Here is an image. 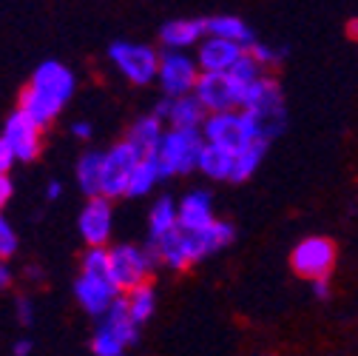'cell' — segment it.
<instances>
[{
  "label": "cell",
  "mask_w": 358,
  "mask_h": 356,
  "mask_svg": "<svg viewBox=\"0 0 358 356\" xmlns=\"http://www.w3.org/2000/svg\"><path fill=\"white\" fill-rule=\"evenodd\" d=\"M202 135L208 143L213 146H222L228 151H242L259 140H267L264 131L259 125V120L253 114H248L245 109H236V111H222V114H208L205 125H202ZM271 143V140H267Z\"/></svg>",
  "instance_id": "1"
},
{
  "label": "cell",
  "mask_w": 358,
  "mask_h": 356,
  "mask_svg": "<svg viewBox=\"0 0 358 356\" xmlns=\"http://www.w3.org/2000/svg\"><path fill=\"white\" fill-rule=\"evenodd\" d=\"M242 109L248 114H253L264 131L267 140L279 137L285 131V123H287V111H285V92L276 77H259L256 83H250L245 88V100H242Z\"/></svg>",
  "instance_id": "2"
},
{
  "label": "cell",
  "mask_w": 358,
  "mask_h": 356,
  "mask_svg": "<svg viewBox=\"0 0 358 356\" xmlns=\"http://www.w3.org/2000/svg\"><path fill=\"white\" fill-rule=\"evenodd\" d=\"M208 140L202 128H168L157 149V160L162 165V177H176L199 168V157Z\"/></svg>",
  "instance_id": "3"
},
{
  "label": "cell",
  "mask_w": 358,
  "mask_h": 356,
  "mask_svg": "<svg viewBox=\"0 0 358 356\" xmlns=\"http://www.w3.org/2000/svg\"><path fill=\"white\" fill-rule=\"evenodd\" d=\"M111 259V277L120 288V294H128L151 280L154 268L159 265V256L151 245H134V242H120L108 248Z\"/></svg>",
  "instance_id": "4"
},
{
  "label": "cell",
  "mask_w": 358,
  "mask_h": 356,
  "mask_svg": "<svg viewBox=\"0 0 358 356\" xmlns=\"http://www.w3.org/2000/svg\"><path fill=\"white\" fill-rule=\"evenodd\" d=\"M159 57L162 52H154L145 43H131V40H114L108 46V60L114 69L134 85H148L159 74Z\"/></svg>",
  "instance_id": "5"
},
{
  "label": "cell",
  "mask_w": 358,
  "mask_h": 356,
  "mask_svg": "<svg viewBox=\"0 0 358 356\" xmlns=\"http://www.w3.org/2000/svg\"><path fill=\"white\" fill-rule=\"evenodd\" d=\"M336 256H338V248L330 237H304L301 242H296V248L290 251V268L310 280V282H316V280H327L330 271L336 268Z\"/></svg>",
  "instance_id": "6"
},
{
  "label": "cell",
  "mask_w": 358,
  "mask_h": 356,
  "mask_svg": "<svg viewBox=\"0 0 358 356\" xmlns=\"http://www.w3.org/2000/svg\"><path fill=\"white\" fill-rule=\"evenodd\" d=\"M202 77L199 63L182 52H162L157 83L165 97H185L196 92V83Z\"/></svg>",
  "instance_id": "7"
},
{
  "label": "cell",
  "mask_w": 358,
  "mask_h": 356,
  "mask_svg": "<svg viewBox=\"0 0 358 356\" xmlns=\"http://www.w3.org/2000/svg\"><path fill=\"white\" fill-rule=\"evenodd\" d=\"M143 154L134 149L128 140H120L114 143L108 151H106V165H103V197L108 200H117V197H125L128 194V186H131V177L137 171Z\"/></svg>",
  "instance_id": "8"
},
{
  "label": "cell",
  "mask_w": 358,
  "mask_h": 356,
  "mask_svg": "<svg viewBox=\"0 0 358 356\" xmlns=\"http://www.w3.org/2000/svg\"><path fill=\"white\" fill-rule=\"evenodd\" d=\"M194 95L199 97V103L205 106L208 114H222V111L242 109L245 85L231 71L228 74H202Z\"/></svg>",
  "instance_id": "9"
},
{
  "label": "cell",
  "mask_w": 358,
  "mask_h": 356,
  "mask_svg": "<svg viewBox=\"0 0 358 356\" xmlns=\"http://www.w3.org/2000/svg\"><path fill=\"white\" fill-rule=\"evenodd\" d=\"M0 146H6L17 163H31L40 157V149H43V128L31 123L20 109H15L3 123Z\"/></svg>",
  "instance_id": "10"
},
{
  "label": "cell",
  "mask_w": 358,
  "mask_h": 356,
  "mask_svg": "<svg viewBox=\"0 0 358 356\" xmlns=\"http://www.w3.org/2000/svg\"><path fill=\"white\" fill-rule=\"evenodd\" d=\"M80 237L85 240L88 248H108L111 231H114V205L108 197H88L80 219H77Z\"/></svg>",
  "instance_id": "11"
},
{
  "label": "cell",
  "mask_w": 358,
  "mask_h": 356,
  "mask_svg": "<svg viewBox=\"0 0 358 356\" xmlns=\"http://www.w3.org/2000/svg\"><path fill=\"white\" fill-rule=\"evenodd\" d=\"M120 288L114 280L106 277H92V274H80L74 282V299L77 305L92 317H106L111 305L120 299Z\"/></svg>",
  "instance_id": "12"
},
{
  "label": "cell",
  "mask_w": 358,
  "mask_h": 356,
  "mask_svg": "<svg viewBox=\"0 0 358 356\" xmlns=\"http://www.w3.org/2000/svg\"><path fill=\"white\" fill-rule=\"evenodd\" d=\"M29 85L37 88L40 95L52 97L55 103L66 106L71 100V95H74V88H77V80H74V71L66 63H60V60H43L34 69Z\"/></svg>",
  "instance_id": "13"
},
{
  "label": "cell",
  "mask_w": 358,
  "mask_h": 356,
  "mask_svg": "<svg viewBox=\"0 0 358 356\" xmlns=\"http://www.w3.org/2000/svg\"><path fill=\"white\" fill-rule=\"evenodd\" d=\"M245 46L234 40H225V37H213L208 34L202 43H199V52H196V63L202 69V74H228L234 71V66L245 57Z\"/></svg>",
  "instance_id": "14"
},
{
  "label": "cell",
  "mask_w": 358,
  "mask_h": 356,
  "mask_svg": "<svg viewBox=\"0 0 358 356\" xmlns=\"http://www.w3.org/2000/svg\"><path fill=\"white\" fill-rule=\"evenodd\" d=\"M154 114L168 123V128H202L208 120L205 106L199 103L196 95H185V97H162L154 109Z\"/></svg>",
  "instance_id": "15"
},
{
  "label": "cell",
  "mask_w": 358,
  "mask_h": 356,
  "mask_svg": "<svg viewBox=\"0 0 358 356\" xmlns=\"http://www.w3.org/2000/svg\"><path fill=\"white\" fill-rule=\"evenodd\" d=\"M236 237V228L231 226L228 219H216L213 226L202 228V231H185V248H188V259L191 265H196L199 259L228 248Z\"/></svg>",
  "instance_id": "16"
},
{
  "label": "cell",
  "mask_w": 358,
  "mask_h": 356,
  "mask_svg": "<svg viewBox=\"0 0 358 356\" xmlns=\"http://www.w3.org/2000/svg\"><path fill=\"white\" fill-rule=\"evenodd\" d=\"M208 37V18H176L159 29V40L165 52H185L194 49Z\"/></svg>",
  "instance_id": "17"
},
{
  "label": "cell",
  "mask_w": 358,
  "mask_h": 356,
  "mask_svg": "<svg viewBox=\"0 0 358 356\" xmlns=\"http://www.w3.org/2000/svg\"><path fill=\"white\" fill-rule=\"evenodd\" d=\"M213 222V197L208 191H188L179 200V228L182 231H202Z\"/></svg>",
  "instance_id": "18"
},
{
  "label": "cell",
  "mask_w": 358,
  "mask_h": 356,
  "mask_svg": "<svg viewBox=\"0 0 358 356\" xmlns=\"http://www.w3.org/2000/svg\"><path fill=\"white\" fill-rule=\"evenodd\" d=\"M17 109H20L31 123H37L40 128H49V125L57 120V114L63 111L60 103H55V100L46 97V95H40L37 88H31L29 83L20 88V95H17Z\"/></svg>",
  "instance_id": "19"
},
{
  "label": "cell",
  "mask_w": 358,
  "mask_h": 356,
  "mask_svg": "<svg viewBox=\"0 0 358 356\" xmlns=\"http://www.w3.org/2000/svg\"><path fill=\"white\" fill-rule=\"evenodd\" d=\"M165 131H168V128H165V123H162L157 114H145V117H140L137 123H131L125 140L145 157V154H157V149H159V143H162V137H165Z\"/></svg>",
  "instance_id": "20"
},
{
  "label": "cell",
  "mask_w": 358,
  "mask_h": 356,
  "mask_svg": "<svg viewBox=\"0 0 358 356\" xmlns=\"http://www.w3.org/2000/svg\"><path fill=\"white\" fill-rule=\"evenodd\" d=\"M176 228H179V203L173 197L162 194L159 200H154L151 214H148V234H151L148 242H157Z\"/></svg>",
  "instance_id": "21"
},
{
  "label": "cell",
  "mask_w": 358,
  "mask_h": 356,
  "mask_svg": "<svg viewBox=\"0 0 358 356\" xmlns=\"http://www.w3.org/2000/svg\"><path fill=\"white\" fill-rule=\"evenodd\" d=\"M103 165H106V151H85L77 160V186L88 197H100L103 191Z\"/></svg>",
  "instance_id": "22"
},
{
  "label": "cell",
  "mask_w": 358,
  "mask_h": 356,
  "mask_svg": "<svg viewBox=\"0 0 358 356\" xmlns=\"http://www.w3.org/2000/svg\"><path fill=\"white\" fill-rule=\"evenodd\" d=\"M234 163H236V154H234V151L208 143L205 151H202V157H199V171L208 177V180H216V183L228 180V183H231Z\"/></svg>",
  "instance_id": "23"
},
{
  "label": "cell",
  "mask_w": 358,
  "mask_h": 356,
  "mask_svg": "<svg viewBox=\"0 0 358 356\" xmlns=\"http://www.w3.org/2000/svg\"><path fill=\"white\" fill-rule=\"evenodd\" d=\"M100 325H106L111 334H117L125 345H134V342H137V336H140V322L131 317L125 296H120V299L111 305V310L103 317V322H100Z\"/></svg>",
  "instance_id": "24"
},
{
  "label": "cell",
  "mask_w": 358,
  "mask_h": 356,
  "mask_svg": "<svg viewBox=\"0 0 358 356\" xmlns=\"http://www.w3.org/2000/svg\"><path fill=\"white\" fill-rule=\"evenodd\" d=\"M208 34L234 40V43H239V46H245V49L256 40L253 32L245 26V20L236 18V15H216V18H208Z\"/></svg>",
  "instance_id": "25"
},
{
  "label": "cell",
  "mask_w": 358,
  "mask_h": 356,
  "mask_svg": "<svg viewBox=\"0 0 358 356\" xmlns=\"http://www.w3.org/2000/svg\"><path fill=\"white\" fill-rule=\"evenodd\" d=\"M159 180H165V177H162V165H159L157 154H145L131 177V186H128L125 197H145L148 191H154V186Z\"/></svg>",
  "instance_id": "26"
},
{
  "label": "cell",
  "mask_w": 358,
  "mask_h": 356,
  "mask_svg": "<svg viewBox=\"0 0 358 356\" xmlns=\"http://www.w3.org/2000/svg\"><path fill=\"white\" fill-rule=\"evenodd\" d=\"M267 146H271L267 140H259V143H253V146L236 151V163H234V177H231V183H245V180H250V177L256 174V168L262 165L264 154H267Z\"/></svg>",
  "instance_id": "27"
},
{
  "label": "cell",
  "mask_w": 358,
  "mask_h": 356,
  "mask_svg": "<svg viewBox=\"0 0 358 356\" xmlns=\"http://www.w3.org/2000/svg\"><path fill=\"white\" fill-rule=\"evenodd\" d=\"M122 296H125V302H128L131 317L137 320L140 325L148 322V320L154 317V310H157V291H154L151 282H145V285H140V288H134V291H128V294H122Z\"/></svg>",
  "instance_id": "28"
},
{
  "label": "cell",
  "mask_w": 358,
  "mask_h": 356,
  "mask_svg": "<svg viewBox=\"0 0 358 356\" xmlns=\"http://www.w3.org/2000/svg\"><path fill=\"white\" fill-rule=\"evenodd\" d=\"M80 274H92V277H111V259H108V248H85L83 262H80Z\"/></svg>",
  "instance_id": "29"
},
{
  "label": "cell",
  "mask_w": 358,
  "mask_h": 356,
  "mask_svg": "<svg viewBox=\"0 0 358 356\" xmlns=\"http://www.w3.org/2000/svg\"><path fill=\"white\" fill-rule=\"evenodd\" d=\"M125 348H128V345H125L117 334H111L106 325H100V328L94 331V336H92V353H94V356H122Z\"/></svg>",
  "instance_id": "30"
},
{
  "label": "cell",
  "mask_w": 358,
  "mask_h": 356,
  "mask_svg": "<svg viewBox=\"0 0 358 356\" xmlns=\"http://www.w3.org/2000/svg\"><path fill=\"white\" fill-rule=\"evenodd\" d=\"M248 55L267 71V69H273V66H279L282 60H285V49H276V46H271V43H262V40H253L250 46H248Z\"/></svg>",
  "instance_id": "31"
},
{
  "label": "cell",
  "mask_w": 358,
  "mask_h": 356,
  "mask_svg": "<svg viewBox=\"0 0 358 356\" xmlns=\"http://www.w3.org/2000/svg\"><path fill=\"white\" fill-rule=\"evenodd\" d=\"M231 74H234V77H236V80H239V83L248 88L250 83H256L259 77H264V69H262V66H259V63H256V60H253V57L245 52V57H242V60L234 66V71H231Z\"/></svg>",
  "instance_id": "32"
},
{
  "label": "cell",
  "mask_w": 358,
  "mask_h": 356,
  "mask_svg": "<svg viewBox=\"0 0 358 356\" xmlns=\"http://www.w3.org/2000/svg\"><path fill=\"white\" fill-rule=\"evenodd\" d=\"M17 245H20L17 231L12 228V222L3 217V219H0V256H3V262H9L17 254Z\"/></svg>",
  "instance_id": "33"
},
{
  "label": "cell",
  "mask_w": 358,
  "mask_h": 356,
  "mask_svg": "<svg viewBox=\"0 0 358 356\" xmlns=\"http://www.w3.org/2000/svg\"><path fill=\"white\" fill-rule=\"evenodd\" d=\"M15 317H17V322L23 328H31L34 325V305H31L29 296H17L15 299Z\"/></svg>",
  "instance_id": "34"
},
{
  "label": "cell",
  "mask_w": 358,
  "mask_h": 356,
  "mask_svg": "<svg viewBox=\"0 0 358 356\" xmlns=\"http://www.w3.org/2000/svg\"><path fill=\"white\" fill-rule=\"evenodd\" d=\"M12 194H15V183H12V177L9 174H0V203H9L12 200Z\"/></svg>",
  "instance_id": "35"
},
{
  "label": "cell",
  "mask_w": 358,
  "mask_h": 356,
  "mask_svg": "<svg viewBox=\"0 0 358 356\" xmlns=\"http://www.w3.org/2000/svg\"><path fill=\"white\" fill-rule=\"evenodd\" d=\"M310 288H313V296L316 299H330V282L327 280H316V282H310Z\"/></svg>",
  "instance_id": "36"
},
{
  "label": "cell",
  "mask_w": 358,
  "mask_h": 356,
  "mask_svg": "<svg viewBox=\"0 0 358 356\" xmlns=\"http://www.w3.org/2000/svg\"><path fill=\"white\" fill-rule=\"evenodd\" d=\"M71 135L77 137V140H88L92 137V123H71Z\"/></svg>",
  "instance_id": "37"
},
{
  "label": "cell",
  "mask_w": 358,
  "mask_h": 356,
  "mask_svg": "<svg viewBox=\"0 0 358 356\" xmlns=\"http://www.w3.org/2000/svg\"><path fill=\"white\" fill-rule=\"evenodd\" d=\"M12 285V268H9V262L0 265V288H9Z\"/></svg>",
  "instance_id": "38"
},
{
  "label": "cell",
  "mask_w": 358,
  "mask_h": 356,
  "mask_svg": "<svg viewBox=\"0 0 358 356\" xmlns=\"http://www.w3.org/2000/svg\"><path fill=\"white\" fill-rule=\"evenodd\" d=\"M31 353V342L29 339H17L15 342V356H29Z\"/></svg>",
  "instance_id": "39"
},
{
  "label": "cell",
  "mask_w": 358,
  "mask_h": 356,
  "mask_svg": "<svg viewBox=\"0 0 358 356\" xmlns=\"http://www.w3.org/2000/svg\"><path fill=\"white\" fill-rule=\"evenodd\" d=\"M60 191H63V186H60L57 180H52V183L46 186V197H49V200H57V197H60Z\"/></svg>",
  "instance_id": "40"
},
{
  "label": "cell",
  "mask_w": 358,
  "mask_h": 356,
  "mask_svg": "<svg viewBox=\"0 0 358 356\" xmlns=\"http://www.w3.org/2000/svg\"><path fill=\"white\" fill-rule=\"evenodd\" d=\"M347 29H350V37H358V20H350Z\"/></svg>",
  "instance_id": "41"
},
{
  "label": "cell",
  "mask_w": 358,
  "mask_h": 356,
  "mask_svg": "<svg viewBox=\"0 0 358 356\" xmlns=\"http://www.w3.org/2000/svg\"><path fill=\"white\" fill-rule=\"evenodd\" d=\"M29 277H31V280H37V277H43V271H37V268H29Z\"/></svg>",
  "instance_id": "42"
}]
</instances>
